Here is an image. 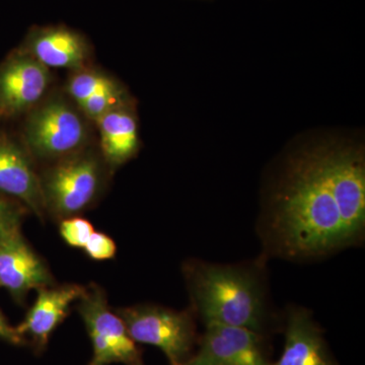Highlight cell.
Wrapping results in <instances>:
<instances>
[{
    "label": "cell",
    "instance_id": "obj_14",
    "mask_svg": "<svg viewBox=\"0 0 365 365\" xmlns=\"http://www.w3.org/2000/svg\"><path fill=\"white\" fill-rule=\"evenodd\" d=\"M101 138V157L111 170L132 160L139 148L138 122L130 101L106 113L96 121Z\"/></svg>",
    "mask_w": 365,
    "mask_h": 365
},
{
    "label": "cell",
    "instance_id": "obj_7",
    "mask_svg": "<svg viewBox=\"0 0 365 365\" xmlns=\"http://www.w3.org/2000/svg\"><path fill=\"white\" fill-rule=\"evenodd\" d=\"M263 335L244 327L206 324L198 349L185 365H269Z\"/></svg>",
    "mask_w": 365,
    "mask_h": 365
},
{
    "label": "cell",
    "instance_id": "obj_18",
    "mask_svg": "<svg viewBox=\"0 0 365 365\" xmlns=\"http://www.w3.org/2000/svg\"><path fill=\"white\" fill-rule=\"evenodd\" d=\"M25 210L21 204L0 195V239L21 232Z\"/></svg>",
    "mask_w": 365,
    "mask_h": 365
},
{
    "label": "cell",
    "instance_id": "obj_19",
    "mask_svg": "<svg viewBox=\"0 0 365 365\" xmlns=\"http://www.w3.org/2000/svg\"><path fill=\"white\" fill-rule=\"evenodd\" d=\"M85 253L93 261H108L115 258L117 245L110 235L102 232H93L83 247Z\"/></svg>",
    "mask_w": 365,
    "mask_h": 365
},
{
    "label": "cell",
    "instance_id": "obj_3",
    "mask_svg": "<svg viewBox=\"0 0 365 365\" xmlns=\"http://www.w3.org/2000/svg\"><path fill=\"white\" fill-rule=\"evenodd\" d=\"M106 167L88 148L52 163L40 175L46 213L61 220L88 210L104 189Z\"/></svg>",
    "mask_w": 365,
    "mask_h": 365
},
{
    "label": "cell",
    "instance_id": "obj_11",
    "mask_svg": "<svg viewBox=\"0 0 365 365\" xmlns=\"http://www.w3.org/2000/svg\"><path fill=\"white\" fill-rule=\"evenodd\" d=\"M0 195L19 201L40 220L46 208L41 189L40 174L32 155L11 137L0 133Z\"/></svg>",
    "mask_w": 365,
    "mask_h": 365
},
{
    "label": "cell",
    "instance_id": "obj_17",
    "mask_svg": "<svg viewBox=\"0 0 365 365\" xmlns=\"http://www.w3.org/2000/svg\"><path fill=\"white\" fill-rule=\"evenodd\" d=\"M59 222L60 237L71 248L83 249L95 232L93 223L81 215L64 218Z\"/></svg>",
    "mask_w": 365,
    "mask_h": 365
},
{
    "label": "cell",
    "instance_id": "obj_1",
    "mask_svg": "<svg viewBox=\"0 0 365 365\" xmlns=\"http://www.w3.org/2000/svg\"><path fill=\"white\" fill-rule=\"evenodd\" d=\"M265 227L272 253L288 259L321 258L353 246L334 179L330 143L290 158L271 198Z\"/></svg>",
    "mask_w": 365,
    "mask_h": 365
},
{
    "label": "cell",
    "instance_id": "obj_20",
    "mask_svg": "<svg viewBox=\"0 0 365 365\" xmlns=\"http://www.w3.org/2000/svg\"><path fill=\"white\" fill-rule=\"evenodd\" d=\"M0 340L16 346L28 344L16 331V327L11 326V324L7 322L1 311H0Z\"/></svg>",
    "mask_w": 365,
    "mask_h": 365
},
{
    "label": "cell",
    "instance_id": "obj_4",
    "mask_svg": "<svg viewBox=\"0 0 365 365\" xmlns=\"http://www.w3.org/2000/svg\"><path fill=\"white\" fill-rule=\"evenodd\" d=\"M86 119L78 106L64 96L45 98L28 113L25 148L32 158L52 163L76 155L88 145Z\"/></svg>",
    "mask_w": 365,
    "mask_h": 365
},
{
    "label": "cell",
    "instance_id": "obj_2",
    "mask_svg": "<svg viewBox=\"0 0 365 365\" xmlns=\"http://www.w3.org/2000/svg\"><path fill=\"white\" fill-rule=\"evenodd\" d=\"M261 268L188 260L182 275L192 311L206 324L244 327L261 334L270 321Z\"/></svg>",
    "mask_w": 365,
    "mask_h": 365
},
{
    "label": "cell",
    "instance_id": "obj_6",
    "mask_svg": "<svg viewBox=\"0 0 365 365\" xmlns=\"http://www.w3.org/2000/svg\"><path fill=\"white\" fill-rule=\"evenodd\" d=\"M78 311L93 345L88 365L143 364L140 348L129 335L123 319L109 307L107 294L100 285L93 283L86 287Z\"/></svg>",
    "mask_w": 365,
    "mask_h": 365
},
{
    "label": "cell",
    "instance_id": "obj_16",
    "mask_svg": "<svg viewBox=\"0 0 365 365\" xmlns=\"http://www.w3.org/2000/svg\"><path fill=\"white\" fill-rule=\"evenodd\" d=\"M127 102H129V98L126 95V91L117 81H114L109 86L88 98L78 108L86 119L96 122L101 117L104 116L106 113L112 111Z\"/></svg>",
    "mask_w": 365,
    "mask_h": 365
},
{
    "label": "cell",
    "instance_id": "obj_10",
    "mask_svg": "<svg viewBox=\"0 0 365 365\" xmlns=\"http://www.w3.org/2000/svg\"><path fill=\"white\" fill-rule=\"evenodd\" d=\"M85 290L86 287L74 283L55 284L37 290V299L23 322L16 327L36 354L45 351L53 332L68 317L72 304L78 302Z\"/></svg>",
    "mask_w": 365,
    "mask_h": 365
},
{
    "label": "cell",
    "instance_id": "obj_5",
    "mask_svg": "<svg viewBox=\"0 0 365 365\" xmlns=\"http://www.w3.org/2000/svg\"><path fill=\"white\" fill-rule=\"evenodd\" d=\"M134 342L160 348L170 365H185L191 359L199 336L191 307L176 311L143 304L115 309Z\"/></svg>",
    "mask_w": 365,
    "mask_h": 365
},
{
    "label": "cell",
    "instance_id": "obj_9",
    "mask_svg": "<svg viewBox=\"0 0 365 365\" xmlns=\"http://www.w3.org/2000/svg\"><path fill=\"white\" fill-rule=\"evenodd\" d=\"M52 285L51 271L21 232L0 239V288L14 302L21 304L31 290Z\"/></svg>",
    "mask_w": 365,
    "mask_h": 365
},
{
    "label": "cell",
    "instance_id": "obj_13",
    "mask_svg": "<svg viewBox=\"0 0 365 365\" xmlns=\"http://www.w3.org/2000/svg\"><path fill=\"white\" fill-rule=\"evenodd\" d=\"M269 365H338L323 332L304 307H290L285 325V342L278 361Z\"/></svg>",
    "mask_w": 365,
    "mask_h": 365
},
{
    "label": "cell",
    "instance_id": "obj_15",
    "mask_svg": "<svg viewBox=\"0 0 365 365\" xmlns=\"http://www.w3.org/2000/svg\"><path fill=\"white\" fill-rule=\"evenodd\" d=\"M113 81L114 79L109 78L104 72L85 67L72 73L67 83V93L72 102L79 107L88 98L109 86Z\"/></svg>",
    "mask_w": 365,
    "mask_h": 365
},
{
    "label": "cell",
    "instance_id": "obj_12",
    "mask_svg": "<svg viewBox=\"0 0 365 365\" xmlns=\"http://www.w3.org/2000/svg\"><path fill=\"white\" fill-rule=\"evenodd\" d=\"M21 50L47 68H85L91 46L83 34L66 26H34Z\"/></svg>",
    "mask_w": 365,
    "mask_h": 365
},
{
    "label": "cell",
    "instance_id": "obj_8",
    "mask_svg": "<svg viewBox=\"0 0 365 365\" xmlns=\"http://www.w3.org/2000/svg\"><path fill=\"white\" fill-rule=\"evenodd\" d=\"M51 83L49 68L19 49L0 64V114H28L46 98Z\"/></svg>",
    "mask_w": 365,
    "mask_h": 365
},
{
    "label": "cell",
    "instance_id": "obj_21",
    "mask_svg": "<svg viewBox=\"0 0 365 365\" xmlns=\"http://www.w3.org/2000/svg\"><path fill=\"white\" fill-rule=\"evenodd\" d=\"M139 365H144L143 364H139Z\"/></svg>",
    "mask_w": 365,
    "mask_h": 365
}]
</instances>
